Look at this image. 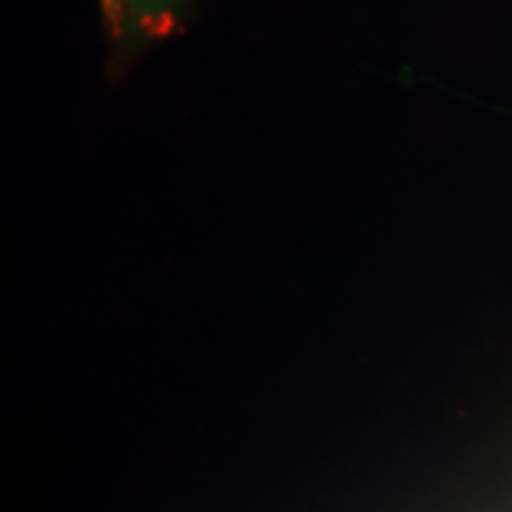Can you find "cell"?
Listing matches in <instances>:
<instances>
[{"label": "cell", "instance_id": "obj_1", "mask_svg": "<svg viewBox=\"0 0 512 512\" xmlns=\"http://www.w3.org/2000/svg\"><path fill=\"white\" fill-rule=\"evenodd\" d=\"M181 5L183 0H124V29L138 36H166Z\"/></svg>", "mask_w": 512, "mask_h": 512}, {"label": "cell", "instance_id": "obj_2", "mask_svg": "<svg viewBox=\"0 0 512 512\" xmlns=\"http://www.w3.org/2000/svg\"><path fill=\"white\" fill-rule=\"evenodd\" d=\"M102 8L112 27L124 29V0H102Z\"/></svg>", "mask_w": 512, "mask_h": 512}]
</instances>
